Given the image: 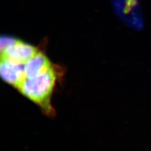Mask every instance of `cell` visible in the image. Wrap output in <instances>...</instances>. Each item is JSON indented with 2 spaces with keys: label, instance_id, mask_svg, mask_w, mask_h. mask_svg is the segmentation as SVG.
<instances>
[{
  "label": "cell",
  "instance_id": "obj_1",
  "mask_svg": "<svg viewBox=\"0 0 151 151\" xmlns=\"http://www.w3.org/2000/svg\"><path fill=\"white\" fill-rule=\"evenodd\" d=\"M60 70L54 65L46 72L35 77L25 78L17 90L22 94L42 108L48 115L53 114L50 100Z\"/></svg>",
  "mask_w": 151,
  "mask_h": 151
},
{
  "label": "cell",
  "instance_id": "obj_2",
  "mask_svg": "<svg viewBox=\"0 0 151 151\" xmlns=\"http://www.w3.org/2000/svg\"><path fill=\"white\" fill-rule=\"evenodd\" d=\"M114 9L119 19L128 27L141 31L145 19L139 0H112Z\"/></svg>",
  "mask_w": 151,
  "mask_h": 151
},
{
  "label": "cell",
  "instance_id": "obj_3",
  "mask_svg": "<svg viewBox=\"0 0 151 151\" xmlns=\"http://www.w3.org/2000/svg\"><path fill=\"white\" fill-rule=\"evenodd\" d=\"M39 52L35 47L16 39L15 43L1 50V59L24 65Z\"/></svg>",
  "mask_w": 151,
  "mask_h": 151
},
{
  "label": "cell",
  "instance_id": "obj_4",
  "mask_svg": "<svg viewBox=\"0 0 151 151\" xmlns=\"http://www.w3.org/2000/svg\"><path fill=\"white\" fill-rule=\"evenodd\" d=\"M0 74L4 81L17 89L25 80L24 65L1 59Z\"/></svg>",
  "mask_w": 151,
  "mask_h": 151
},
{
  "label": "cell",
  "instance_id": "obj_5",
  "mask_svg": "<svg viewBox=\"0 0 151 151\" xmlns=\"http://www.w3.org/2000/svg\"><path fill=\"white\" fill-rule=\"evenodd\" d=\"M53 65L45 54L39 51L24 65L25 79L40 75L48 71Z\"/></svg>",
  "mask_w": 151,
  "mask_h": 151
},
{
  "label": "cell",
  "instance_id": "obj_6",
  "mask_svg": "<svg viewBox=\"0 0 151 151\" xmlns=\"http://www.w3.org/2000/svg\"><path fill=\"white\" fill-rule=\"evenodd\" d=\"M16 39L10 37H2L1 38V50L7 48L11 44L15 43Z\"/></svg>",
  "mask_w": 151,
  "mask_h": 151
}]
</instances>
